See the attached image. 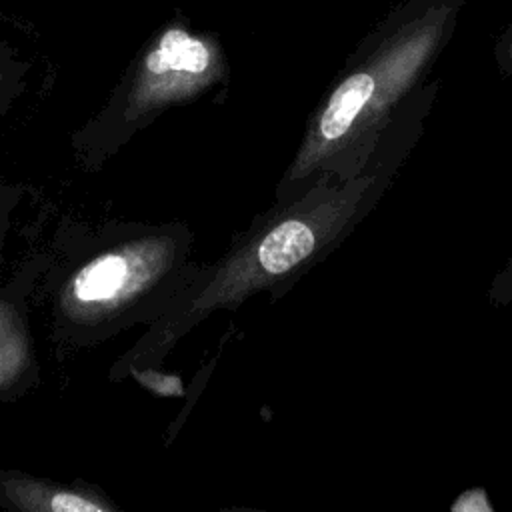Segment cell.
<instances>
[{"instance_id":"3","label":"cell","mask_w":512,"mask_h":512,"mask_svg":"<svg viewBox=\"0 0 512 512\" xmlns=\"http://www.w3.org/2000/svg\"><path fill=\"white\" fill-rule=\"evenodd\" d=\"M152 254L136 246L90 260L70 284V300L80 310H110L136 294L152 278Z\"/></svg>"},{"instance_id":"4","label":"cell","mask_w":512,"mask_h":512,"mask_svg":"<svg viewBox=\"0 0 512 512\" xmlns=\"http://www.w3.org/2000/svg\"><path fill=\"white\" fill-rule=\"evenodd\" d=\"M6 496L12 506L36 512H102L112 506L92 494L76 492L70 488L38 484L32 480L6 482Z\"/></svg>"},{"instance_id":"2","label":"cell","mask_w":512,"mask_h":512,"mask_svg":"<svg viewBox=\"0 0 512 512\" xmlns=\"http://www.w3.org/2000/svg\"><path fill=\"white\" fill-rule=\"evenodd\" d=\"M224 74L218 40L182 22L164 26L134 62L120 98L122 118L132 122L206 90Z\"/></svg>"},{"instance_id":"5","label":"cell","mask_w":512,"mask_h":512,"mask_svg":"<svg viewBox=\"0 0 512 512\" xmlns=\"http://www.w3.org/2000/svg\"><path fill=\"white\" fill-rule=\"evenodd\" d=\"M136 378L150 390L162 394V396H182V382L176 376H168V374H160L154 370H144L138 372Z\"/></svg>"},{"instance_id":"6","label":"cell","mask_w":512,"mask_h":512,"mask_svg":"<svg viewBox=\"0 0 512 512\" xmlns=\"http://www.w3.org/2000/svg\"><path fill=\"white\" fill-rule=\"evenodd\" d=\"M452 510H492V504L488 502V496L482 488H474L468 492H462L458 500L452 504Z\"/></svg>"},{"instance_id":"1","label":"cell","mask_w":512,"mask_h":512,"mask_svg":"<svg viewBox=\"0 0 512 512\" xmlns=\"http://www.w3.org/2000/svg\"><path fill=\"white\" fill-rule=\"evenodd\" d=\"M424 112L418 102L406 104L360 172L316 184L284 202L268 224L214 268L202 290L166 316L134 358L162 354L206 312L236 304L254 290L286 284L326 258L386 196L422 138Z\"/></svg>"}]
</instances>
